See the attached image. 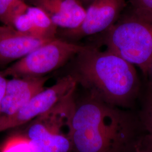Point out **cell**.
Masks as SVG:
<instances>
[{
	"instance_id": "1",
	"label": "cell",
	"mask_w": 152,
	"mask_h": 152,
	"mask_svg": "<svg viewBox=\"0 0 152 152\" xmlns=\"http://www.w3.org/2000/svg\"><path fill=\"white\" fill-rule=\"evenodd\" d=\"M145 132L139 114L88 94L75 104L68 137L71 152H133Z\"/></svg>"
},
{
	"instance_id": "2",
	"label": "cell",
	"mask_w": 152,
	"mask_h": 152,
	"mask_svg": "<svg viewBox=\"0 0 152 152\" xmlns=\"http://www.w3.org/2000/svg\"><path fill=\"white\" fill-rule=\"evenodd\" d=\"M75 58L71 75L88 94L121 108L134 105L141 88L134 65L107 50L90 46H86Z\"/></svg>"
},
{
	"instance_id": "3",
	"label": "cell",
	"mask_w": 152,
	"mask_h": 152,
	"mask_svg": "<svg viewBox=\"0 0 152 152\" xmlns=\"http://www.w3.org/2000/svg\"><path fill=\"white\" fill-rule=\"evenodd\" d=\"M107 31L106 50L138 66L145 75L152 62V23L131 13Z\"/></svg>"
},
{
	"instance_id": "4",
	"label": "cell",
	"mask_w": 152,
	"mask_h": 152,
	"mask_svg": "<svg viewBox=\"0 0 152 152\" xmlns=\"http://www.w3.org/2000/svg\"><path fill=\"white\" fill-rule=\"evenodd\" d=\"M85 46L57 37L34 50L2 73L6 77H44L65 64Z\"/></svg>"
},
{
	"instance_id": "5",
	"label": "cell",
	"mask_w": 152,
	"mask_h": 152,
	"mask_svg": "<svg viewBox=\"0 0 152 152\" xmlns=\"http://www.w3.org/2000/svg\"><path fill=\"white\" fill-rule=\"evenodd\" d=\"M71 74L60 78L54 85L37 93L16 114L0 127V132L22 126L47 113L65 99L74 95L77 85Z\"/></svg>"
},
{
	"instance_id": "6",
	"label": "cell",
	"mask_w": 152,
	"mask_h": 152,
	"mask_svg": "<svg viewBox=\"0 0 152 152\" xmlns=\"http://www.w3.org/2000/svg\"><path fill=\"white\" fill-rule=\"evenodd\" d=\"M124 0H95L86 9L78 27L61 32L63 40L73 42L82 38L107 31L118 20L126 7Z\"/></svg>"
},
{
	"instance_id": "7",
	"label": "cell",
	"mask_w": 152,
	"mask_h": 152,
	"mask_svg": "<svg viewBox=\"0 0 152 152\" xmlns=\"http://www.w3.org/2000/svg\"><path fill=\"white\" fill-rule=\"evenodd\" d=\"M48 78L26 77L7 80L0 107V127L12 118L32 98L45 88Z\"/></svg>"
},
{
	"instance_id": "8",
	"label": "cell",
	"mask_w": 152,
	"mask_h": 152,
	"mask_svg": "<svg viewBox=\"0 0 152 152\" xmlns=\"http://www.w3.org/2000/svg\"><path fill=\"white\" fill-rule=\"evenodd\" d=\"M29 5L41 9L58 28L71 30L83 20L86 9L78 0H24Z\"/></svg>"
},
{
	"instance_id": "9",
	"label": "cell",
	"mask_w": 152,
	"mask_h": 152,
	"mask_svg": "<svg viewBox=\"0 0 152 152\" xmlns=\"http://www.w3.org/2000/svg\"><path fill=\"white\" fill-rule=\"evenodd\" d=\"M51 40L29 36L10 26H0V66L21 59Z\"/></svg>"
},
{
	"instance_id": "10",
	"label": "cell",
	"mask_w": 152,
	"mask_h": 152,
	"mask_svg": "<svg viewBox=\"0 0 152 152\" xmlns=\"http://www.w3.org/2000/svg\"><path fill=\"white\" fill-rule=\"evenodd\" d=\"M24 135L33 152H70L72 150L67 135L49 128L37 118L28 126Z\"/></svg>"
},
{
	"instance_id": "11",
	"label": "cell",
	"mask_w": 152,
	"mask_h": 152,
	"mask_svg": "<svg viewBox=\"0 0 152 152\" xmlns=\"http://www.w3.org/2000/svg\"><path fill=\"white\" fill-rule=\"evenodd\" d=\"M27 12L32 21L37 37L46 39L57 38L58 27L43 10L36 6L28 5Z\"/></svg>"
},
{
	"instance_id": "12",
	"label": "cell",
	"mask_w": 152,
	"mask_h": 152,
	"mask_svg": "<svg viewBox=\"0 0 152 152\" xmlns=\"http://www.w3.org/2000/svg\"><path fill=\"white\" fill-rule=\"evenodd\" d=\"M138 114L145 132L152 135V90L148 87Z\"/></svg>"
},
{
	"instance_id": "13",
	"label": "cell",
	"mask_w": 152,
	"mask_h": 152,
	"mask_svg": "<svg viewBox=\"0 0 152 152\" xmlns=\"http://www.w3.org/2000/svg\"><path fill=\"white\" fill-rule=\"evenodd\" d=\"M0 152H33L27 139L24 135H14L4 142Z\"/></svg>"
},
{
	"instance_id": "14",
	"label": "cell",
	"mask_w": 152,
	"mask_h": 152,
	"mask_svg": "<svg viewBox=\"0 0 152 152\" xmlns=\"http://www.w3.org/2000/svg\"><path fill=\"white\" fill-rule=\"evenodd\" d=\"M129 4L132 14L142 19L152 23V0H124Z\"/></svg>"
},
{
	"instance_id": "15",
	"label": "cell",
	"mask_w": 152,
	"mask_h": 152,
	"mask_svg": "<svg viewBox=\"0 0 152 152\" xmlns=\"http://www.w3.org/2000/svg\"><path fill=\"white\" fill-rule=\"evenodd\" d=\"M19 0H0V22L9 26L11 12Z\"/></svg>"
},
{
	"instance_id": "16",
	"label": "cell",
	"mask_w": 152,
	"mask_h": 152,
	"mask_svg": "<svg viewBox=\"0 0 152 152\" xmlns=\"http://www.w3.org/2000/svg\"><path fill=\"white\" fill-rule=\"evenodd\" d=\"M133 152H152V135L145 132L136 141Z\"/></svg>"
},
{
	"instance_id": "17",
	"label": "cell",
	"mask_w": 152,
	"mask_h": 152,
	"mask_svg": "<svg viewBox=\"0 0 152 152\" xmlns=\"http://www.w3.org/2000/svg\"><path fill=\"white\" fill-rule=\"evenodd\" d=\"M7 82V80L6 79V77L4 76L2 71H0V107L5 92Z\"/></svg>"
},
{
	"instance_id": "18",
	"label": "cell",
	"mask_w": 152,
	"mask_h": 152,
	"mask_svg": "<svg viewBox=\"0 0 152 152\" xmlns=\"http://www.w3.org/2000/svg\"><path fill=\"white\" fill-rule=\"evenodd\" d=\"M145 76H148V80H149L148 87L152 90V62L148 68Z\"/></svg>"
},
{
	"instance_id": "19",
	"label": "cell",
	"mask_w": 152,
	"mask_h": 152,
	"mask_svg": "<svg viewBox=\"0 0 152 152\" xmlns=\"http://www.w3.org/2000/svg\"><path fill=\"white\" fill-rule=\"evenodd\" d=\"M83 6L86 9L87 7L90 5L95 0H78Z\"/></svg>"
}]
</instances>
